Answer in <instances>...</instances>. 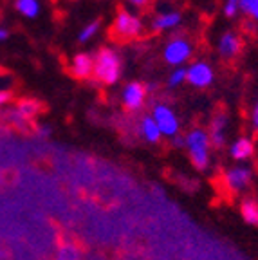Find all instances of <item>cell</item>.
Returning <instances> with one entry per match:
<instances>
[{"instance_id": "1", "label": "cell", "mask_w": 258, "mask_h": 260, "mask_svg": "<svg viewBox=\"0 0 258 260\" xmlns=\"http://www.w3.org/2000/svg\"><path fill=\"white\" fill-rule=\"evenodd\" d=\"M184 148L190 155V161L197 170L206 172L211 165V145L208 132L194 128L184 136Z\"/></svg>"}, {"instance_id": "2", "label": "cell", "mask_w": 258, "mask_h": 260, "mask_svg": "<svg viewBox=\"0 0 258 260\" xmlns=\"http://www.w3.org/2000/svg\"><path fill=\"white\" fill-rule=\"evenodd\" d=\"M96 81L103 85H114L121 76V58L110 47H101L94 60L92 71Z\"/></svg>"}, {"instance_id": "3", "label": "cell", "mask_w": 258, "mask_h": 260, "mask_svg": "<svg viewBox=\"0 0 258 260\" xmlns=\"http://www.w3.org/2000/svg\"><path fill=\"white\" fill-rule=\"evenodd\" d=\"M143 25L141 20L126 11L123 6H117V16L109 29V37L117 44H126L141 37Z\"/></svg>"}, {"instance_id": "4", "label": "cell", "mask_w": 258, "mask_h": 260, "mask_svg": "<svg viewBox=\"0 0 258 260\" xmlns=\"http://www.w3.org/2000/svg\"><path fill=\"white\" fill-rule=\"evenodd\" d=\"M253 183V168L247 165H235L222 174V184L230 193H244Z\"/></svg>"}, {"instance_id": "5", "label": "cell", "mask_w": 258, "mask_h": 260, "mask_svg": "<svg viewBox=\"0 0 258 260\" xmlns=\"http://www.w3.org/2000/svg\"><path fill=\"white\" fill-rule=\"evenodd\" d=\"M150 116L153 118V121L157 123L159 130H161V136L170 138V139L175 138V136H179L181 125H179L177 114L170 109L166 103H155Z\"/></svg>"}, {"instance_id": "6", "label": "cell", "mask_w": 258, "mask_h": 260, "mask_svg": "<svg viewBox=\"0 0 258 260\" xmlns=\"http://www.w3.org/2000/svg\"><path fill=\"white\" fill-rule=\"evenodd\" d=\"M40 110H42L40 102L31 100V98H24V100H18V102H16L15 109L9 112L8 118L13 125L24 128V126L31 125V123L35 121V118L40 114Z\"/></svg>"}, {"instance_id": "7", "label": "cell", "mask_w": 258, "mask_h": 260, "mask_svg": "<svg viewBox=\"0 0 258 260\" xmlns=\"http://www.w3.org/2000/svg\"><path fill=\"white\" fill-rule=\"evenodd\" d=\"M146 85L139 83V81H132L123 89L121 94V103L125 107L126 112L134 114L139 112V110L145 107V100H146Z\"/></svg>"}, {"instance_id": "8", "label": "cell", "mask_w": 258, "mask_h": 260, "mask_svg": "<svg viewBox=\"0 0 258 260\" xmlns=\"http://www.w3.org/2000/svg\"><path fill=\"white\" fill-rule=\"evenodd\" d=\"M228 125H230V118H228L226 112H217L211 118L208 138H210V145L213 148H224V145H226Z\"/></svg>"}, {"instance_id": "9", "label": "cell", "mask_w": 258, "mask_h": 260, "mask_svg": "<svg viewBox=\"0 0 258 260\" xmlns=\"http://www.w3.org/2000/svg\"><path fill=\"white\" fill-rule=\"evenodd\" d=\"M191 54V45L184 38H172L165 47V60L170 65H179L186 61Z\"/></svg>"}, {"instance_id": "10", "label": "cell", "mask_w": 258, "mask_h": 260, "mask_svg": "<svg viewBox=\"0 0 258 260\" xmlns=\"http://www.w3.org/2000/svg\"><path fill=\"white\" fill-rule=\"evenodd\" d=\"M186 80L190 81L194 87H208L213 81V71L208 63L204 61H197L190 67V69H186Z\"/></svg>"}, {"instance_id": "11", "label": "cell", "mask_w": 258, "mask_h": 260, "mask_svg": "<svg viewBox=\"0 0 258 260\" xmlns=\"http://www.w3.org/2000/svg\"><path fill=\"white\" fill-rule=\"evenodd\" d=\"M242 47H244L242 38L238 37L237 32L228 31V32H224L220 38L218 53H220V56L224 58V60H233V58H237L238 54L242 53Z\"/></svg>"}, {"instance_id": "12", "label": "cell", "mask_w": 258, "mask_h": 260, "mask_svg": "<svg viewBox=\"0 0 258 260\" xmlns=\"http://www.w3.org/2000/svg\"><path fill=\"white\" fill-rule=\"evenodd\" d=\"M230 155L233 161L238 162V165H242V162L253 159V155H254L253 139L247 138V136H242V138L235 139L233 145L230 146Z\"/></svg>"}, {"instance_id": "13", "label": "cell", "mask_w": 258, "mask_h": 260, "mask_svg": "<svg viewBox=\"0 0 258 260\" xmlns=\"http://www.w3.org/2000/svg\"><path fill=\"white\" fill-rule=\"evenodd\" d=\"M71 74H73L76 80H87L90 78L94 71V60L90 54L87 53H80L73 58V63H71Z\"/></svg>"}, {"instance_id": "14", "label": "cell", "mask_w": 258, "mask_h": 260, "mask_svg": "<svg viewBox=\"0 0 258 260\" xmlns=\"http://www.w3.org/2000/svg\"><path fill=\"white\" fill-rule=\"evenodd\" d=\"M137 132H139V136H141L146 143H150V145H157V143L161 141V138H163L157 123L153 121V118L150 116V114L141 118L139 126H137Z\"/></svg>"}, {"instance_id": "15", "label": "cell", "mask_w": 258, "mask_h": 260, "mask_svg": "<svg viewBox=\"0 0 258 260\" xmlns=\"http://www.w3.org/2000/svg\"><path fill=\"white\" fill-rule=\"evenodd\" d=\"M240 215L246 224L258 228V201L253 197H246L240 203Z\"/></svg>"}, {"instance_id": "16", "label": "cell", "mask_w": 258, "mask_h": 260, "mask_svg": "<svg viewBox=\"0 0 258 260\" xmlns=\"http://www.w3.org/2000/svg\"><path fill=\"white\" fill-rule=\"evenodd\" d=\"M179 22H181V13L168 11V13H163V15L155 16V20L152 22V27H153V31H161V29H166V27H175Z\"/></svg>"}, {"instance_id": "17", "label": "cell", "mask_w": 258, "mask_h": 260, "mask_svg": "<svg viewBox=\"0 0 258 260\" xmlns=\"http://www.w3.org/2000/svg\"><path fill=\"white\" fill-rule=\"evenodd\" d=\"M80 258H81L80 249L73 242L60 244L56 249V255H54V260H80Z\"/></svg>"}, {"instance_id": "18", "label": "cell", "mask_w": 258, "mask_h": 260, "mask_svg": "<svg viewBox=\"0 0 258 260\" xmlns=\"http://www.w3.org/2000/svg\"><path fill=\"white\" fill-rule=\"evenodd\" d=\"M16 9L22 13L24 16H31V18H35V16L38 15V11H40V6H38V0H16Z\"/></svg>"}, {"instance_id": "19", "label": "cell", "mask_w": 258, "mask_h": 260, "mask_svg": "<svg viewBox=\"0 0 258 260\" xmlns=\"http://www.w3.org/2000/svg\"><path fill=\"white\" fill-rule=\"evenodd\" d=\"M238 8L242 9L249 18L258 22V0H240Z\"/></svg>"}, {"instance_id": "20", "label": "cell", "mask_w": 258, "mask_h": 260, "mask_svg": "<svg viewBox=\"0 0 258 260\" xmlns=\"http://www.w3.org/2000/svg\"><path fill=\"white\" fill-rule=\"evenodd\" d=\"M98 27H100V20H94V22H90L87 27L83 29V31L80 32V37H78V40L80 42H87L90 37H94V32L98 31Z\"/></svg>"}, {"instance_id": "21", "label": "cell", "mask_w": 258, "mask_h": 260, "mask_svg": "<svg viewBox=\"0 0 258 260\" xmlns=\"http://www.w3.org/2000/svg\"><path fill=\"white\" fill-rule=\"evenodd\" d=\"M186 80V69H179V71H175L172 76H170V80H168V87H177L181 81H184Z\"/></svg>"}, {"instance_id": "22", "label": "cell", "mask_w": 258, "mask_h": 260, "mask_svg": "<svg viewBox=\"0 0 258 260\" xmlns=\"http://www.w3.org/2000/svg\"><path fill=\"white\" fill-rule=\"evenodd\" d=\"M238 2L240 0H228V4H226V8H224V15L226 16H235L237 15V9H238Z\"/></svg>"}, {"instance_id": "23", "label": "cell", "mask_w": 258, "mask_h": 260, "mask_svg": "<svg viewBox=\"0 0 258 260\" xmlns=\"http://www.w3.org/2000/svg\"><path fill=\"white\" fill-rule=\"evenodd\" d=\"M251 128H253L254 132H258V100H256V103H254L253 110H251Z\"/></svg>"}, {"instance_id": "24", "label": "cell", "mask_w": 258, "mask_h": 260, "mask_svg": "<svg viewBox=\"0 0 258 260\" xmlns=\"http://www.w3.org/2000/svg\"><path fill=\"white\" fill-rule=\"evenodd\" d=\"M13 94L9 92V90H0V107L8 105L9 102H11Z\"/></svg>"}, {"instance_id": "25", "label": "cell", "mask_w": 258, "mask_h": 260, "mask_svg": "<svg viewBox=\"0 0 258 260\" xmlns=\"http://www.w3.org/2000/svg\"><path fill=\"white\" fill-rule=\"evenodd\" d=\"M130 2H132V4L136 6V8H139V9H145L146 6H148L150 2H152V0H130Z\"/></svg>"}, {"instance_id": "26", "label": "cell", "mask_w": 258, "mask_h": 260, "mask_svg": "<svg viewBox=\"0 0 258 260\" xmlns=\"http://www.w3.org/2000/svg\"><path fill=\"white\" fill-rule=\"evenodd\" d=\"M172 145L177 146V148H182L184 146V138L182 136H175V138H172Z\"/></svg>"}, {"instance_id": "27", "label": "cell", "mask_w": 258, "mask_h": 260, "mask_svg": "<svg viewBox=\"0 0 258 260\" xmlns=\"http://www.w3.org/2000/svg\"><path fill=\"white\" fill-rule=\"evenodd\" d=\"M37 132H38V136H42V138H45V136L51 134V128H49V126H38Z\"/></svg>"}, {"instance_id": "28", "label": "cell", "mask_w": 258, "mask_h": 260, "mask_svg": "<svg viewBox=\"0 0 258 260\" xmlns=\"http://www.w3.org/2000/svg\"><path fill=\"white\" fill-rule=\"evenodd\" d=\"M6 38H8V31L0 29V40H6Z\"/></svg>"}]
</instances>
